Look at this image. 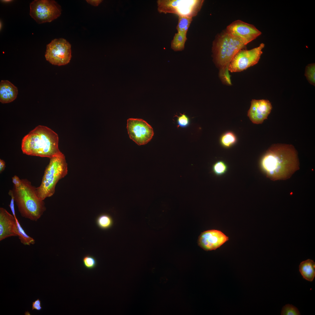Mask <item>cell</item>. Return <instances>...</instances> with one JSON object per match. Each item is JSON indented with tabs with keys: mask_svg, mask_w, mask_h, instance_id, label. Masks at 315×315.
<instances>
[{
	"mask_svg": "<svg viewBox=\"0 0 315 315\" xmlns=\"http://www.w3.org/2000/svg\"><path fill=\"white\" fill-rule=\"evenodd\" d=\"M260 166L270 180H287L299 169L297 152L291 145L274 144L262 157Z\"/></svg>",
	"mask_w": 315,
	"mask_h": 315,
	"instance_id": "1",
	"label": "cell"
},
{
	"mask_svg": "<svg viewBox=\"0 0 315 315\" xmlns=\"http://www.w3.org/2000/svg\"><path fill=\"white\" fill-rule=\"evenodd\" d=\"M227 170L228 167L226 164L221 161L216 162L212 167L213 172L217 176L224 174L227 172Z\"/></svg>",
	"mask_w": 315,
	"mask_h": 315,
	"instance_id": "23",
	"label": "cell"
},
{
	"mask_svg": "<svg viewBox=\"0 0 315 315\" xmlns=\"http://www.w3.org/2000/svg\"><path fill=\"white\" fill-rule=\"evenodd\" d=\"M127 128L130 138L139 146L147 144L154 135L152 127L142 119H128Z\"/></svg>",
	"mask_w": 315,
	"mask_h": 315,
	"instance_id": "10",
	"label": "cell"
},
{
	"mask_svg": "<svg viewBox=\"0 0 315 315\" xmlns=\"http://www.w3.org/2000/svg\"><path fill=\"white\" fill-rule=\"evenodd\" d=\"M67 164L64 154L50 158L41 183L39 187L36 188L37 196L44 200L53 195L57 183L67 175Z\"/></svg>",
	"mask_w": 315,
	"mask_h": 315,
	"instance_id": "5",
	"label": "cell"
},
{
	"mask_svg": "<svg viewBox=\"0 0 315 315\" xmlns=\"http://www.w3.org/2000/svg\"><path fill=\"white\" fill-rule=\"evenodd\" d=\"M8 194L11 197V199L9 206L12 213L13 215L15 217H16L14 208V199L12 190H10L8 192Z\"/></svg>",
	"mask_w": 315,
	"mask_h": 315,
	"instance_id": "27",
	"label": "cell"
},
{
	"mask_svg": "<svg viewBox=\"0 0 315 315\" xmlns=\"http://www.w3.org/2000/svg\"><path fill=\"white\" fill-rule=\"evenodd\" d=\"M228 239V237L221 231L212 230L201 233L198 244L205 250L211 251L219 247Z\"/></svg>",
	"mask_w": 315,
	"mask_h": 315,
	"instance_id": "12",
	"label": "cell"
},
{
	"mask_svg": "<svg viewBox=\"0 0 315 315\" xmlns=\"http://www.w3.org/2000/svg\"><path fill=\"white\" fill-rule=\"evenodd\" d=\"M18 210L23 217L36 221L46 211L43 200L37 195L36 188L27 179H22L21 185L12 190Z\"/></svg>",
	"mask_w": 315,
	"mask_h": 315,
	"instance_id": "4",
	"label": "cell"
},
{
	"mask_svg": "<svg viewBox=\"0 0 315 315\" xmlns=\"http://www.w3.org/2000/svg\"><path fill=\"white\" fill-rule=\"evenodd\" d=\"M175 116L177 117V122L178 126L186 127L189 125L190 123L189 118L184 113L181 114V115L179 116L175 115Z\"/></svg>",
	"mask_w": 315,
	"mask_h": 315,
	"instance_id": "26",
	"label": "cell"
},
{
	"mask_svg": "<svg viewBox=\"0 0 315 315\" xmlns=\"http://www.w3.org/2000/svg\"><path fill=\"white\" fill-rule=\"evenodd\" d=\"M29 14L39 24L50 22L61 14V6L54 0H35L30 4Z\"/></svg>",
	"mask_w": 315,
	"mask_h": 315,
	"instance_id": "7",
	"label": "cell"
},
{
	"mask_svg": "<svg viewBox=\"0 0 315 315\" xmlns=\"http://www.w3.org/2000/svg\"><path fill=\"white\" fill-rule=\"evenodd\" d=\"M246 46L261 34L254 25L237 20L228 25L225 30Z\"/></svg>",
	"mask_w": 315,
	"mask_h": 315,
	"instance_id": "11",
	"label": "cell"
},
{
	"mask_svg": "<svg viewBox=\"0 0 315 315\" xmlns=\"http://www.w3.org/2000/svg\"><path fill=\"white\" fill-rule=\"evenodd\" d=\"M305 75L308 80L311 84L315 85V64L308 65L306 67Z\"/></svg>",
	"mask_w": 315,
	"mask_h": 315,
	"instance_id": "24",
	"label": "cell"
},
{
	"mask_svg": "<svg viewBox=\"0 0 315 315\" xmlns=\"http://www.w3.org/2000/svg\"><path fill=\"white\" fill-rule=\"evenodd\" d=\"M264 47V44L262 43L258 46L251 49L243 48L239 50L231 61L229 71L231 72H240L257 64Z\"/></svg>",
	"mask_w": 315,
	"mask_h": 315,
	"instance_id": "9",
	"label": "cell"
},
{
	"mask_svg": "<svg viewBox=\"0 0 315 315\" xmlns=\"http://www.w3.org/2000/svg\"><path fill=\"white\" fill-rule=\"evenodd\" d=\"M187 34L178 32L175 34L171 43V48L174 51L183 50L187 38Z\"/></svg>",
	"mask_w": 315,
	"mask_h": 315,
	"instance_id": "17",
	"label": "cell"
},
{
	"mask_svg": "<svg viewBox=\"0 0 315 315\" xmlns=\"http://www.w3.org/2000/svg\"><path fill=\"white\" fill-rule=\"evenodd\" d=\"M236 141V136L234 134L231 132H227L224 134L221 137V142L223 146L229 147L233 144Z\"/></svg>",
	"mask_w": 315,
	"mask_h": 315,
	"instance_id": "21",
	"label": "cell"
},
{
	"mask_svg": "<svg viewBox=\"0 0 315 315\" xmlns=\"http://www.w3.org/2000/svg\"><path fill=\"white\" fill-rule=\"evenodd\" d=\"M298 309L292 304H287L283 307L281 311V315H300Z\"/></svg>",
	"mask_w": 315,
	"mask_h": 315,
	"instance_id": "25",
	"label": "cell"
},
{
	"mask_svg": "<svg viewBox=\"0 0 315 315\" xmlns=\"http://www.w3.org/2000/svg\"><path fill=\"white\" fill-rule=\"evenodd\" d=\"M45 56L46 60L53 65L67 64L71 57V45L63 38L55 39L47 45Z\"/></svg>",
	"mask_w": 315,
	"mask_h": 315,
	"instance_id": "8",
	"label": "cell"
},
{
	"mask_svg": "<svg viewBox=\"0 0 315 315\" xmlns=\"http://www.w3.org/2000/svg\"><path fill=\"white\" fill-rule=\"evenodd\" d=\"M1 1L3 2H5V3H6V2L8 3V2H10V1H12V0H1Z\"/></svg>",
	"mask_w": 315,
	"mask_h": 315,
	"instance_id": "32",
	"label": "cell"
},
{
	"mask_svg": "<svg viewBox=\"0 0 315 315\" xmlns=\"http://www.w3.org/2000/svg\"><path fill=\"white\" fill-rule=\"evenodd\" d=\"M41 301L39 298L37 299L32 302V310L35 309L40 311L42 309Z\"/></svg>",
	"mask_w": 315,
	"mask_h": 315,
	"instance_id": "28",
	"label": "cell"
},
{
	"mask_svg": "<svg viewBox=\"0 0 315 315\" xmlns=\"http://www.w3.org/2000/svg\"><path fill=\"white\" fill-rule=\"evenodd\" d=\"M203 2L202 0H159L157 1L158 10L160 13H172L192 18L200 10Z\"/></svg>",
	"mask_w": 315,
	"mask_h": 315,
	"instance_id": "6",
	"label": "cell"
},
{
	"mask_svg": "<svg viewBox=\"0 0 315 315\" xmlns=\"http://www.w3.org/2000/svg\"><path fill=\"white\" fill-rule=\"evenodd\" d=\"M6 167L5 162L4 161L0 159V173H1L4 170Z\"/></svg>",
	"mask_w": 315,
	"mask_h": 315,
	"instance_id": "31",
	"label": "cell"
},
{
	"mask_svg": "<svg viewBox=\"0 0 315 315\" xmlns=\"http://www.w3.org/2000/svg\"><path fill=\"white\" fill-rule=\"evenodd\" d=\"M272 108L271 103L268 100L253 99L248 116L253 123L261 124L267 118Z\"/></svg>",
	"mask_w": 315,
	"mask_h": 315,
	"instance_id": "13",
	"label": "cell"
},
{
	"mask_svg": "<svg viewBox=\"0 0 315 315\" xmlns=\"http://www.w3.org/2000/svg\"><path fill=\"white\" fill-rule=\"evenodd\" d=\"M299 271L305 279L312 281L315 276V263L308 259L301 262L299 266Z\"/></svg>",
	"mask_w": 315,
	"mask_h": 315,
	"instance_id": "16",
	"label": "cell"
},
{
	"mask_svg": "<svg viewBox=\"0 0 315 315\" xmlns=\"http://www.w3.org/2000/svg\"><path fill=\"white\" fill-rule=\"evenodd\" d=\"M96 223L100 228L102 230H106L112 226L113 224V220L109 215L102 214L97 218Z\"/></svg>",
	"mask_w": 315,
	"mask_h": 315,
	"instance_id": "19",
	"label": "cell"
},
{
	"mask_svg": "<svg viewBox=\"0 0 315 315\" xmlns=\"http://www.w3.org/2000/svg\"><path fill=\"white\" fill-rule=\"evenodd\" d=\"M192 20V18L185 16H179L178 17V22L176 26L178 32L187 34L190 24Z\"/></svg>",
	"mask_w": 315,
	"mask_h": 315,
	"instance_id": "20",
	"label": "cell"
},
{
	"mask_svg": "<svg viewBox=\"0 0 315 315\" xmlns=\"http://www.w3.org/2000/svg\"><path fill=\"white\" fill-rule=\"evenodd\" d=\"M57 134L50 128L38 125L23 138L21 149L28 155L49 158L63 154L59 150Z\"/></svg>",
	"mask_w": 315,
	"mask_h": 315,
	"instance_id": "2",
	"label": "cell"
},
{
	"mask_svg": "<svg viewBox=\"0 0 315 315\" xmlns=\"http://www.w3.org/2000/svg\"><path fill=\"white\" fill-rule=\"evenodd\" d=\"M245 46L226 31L216 37L213 43L214 62L219 69V76L223 83L231 85L229 73V64L235 55Z\"/></svg>",
	"mask_w": 315,
	"mask_h": 315,
	"instance_id": "3",
	"label": "cell"
},
{
	"mask_svg": "<svg viewBox=\"0 0 315 315\" xmlns=\"http://www.w3.org/2000/svg\"><path fill=\"white\" fill-rule=\"evenodd\" d=\"M82 260L84 266L87 269H92L97 266V260L92 256L89 254L85 255L83 257Z\"/></svg>",
	"mask_w": 315,
	"mask_h": 315,
	"instance_id": "22",
	"label": "cell"
},
{
	"mask_svg": "<svg viewBox=\"0 0 315 315\" xmlns=\"http://www.w3.org/2000/svg\"><path fill=\"white\" fill-rule=\"evenodd\" d=\"M17 236L15 217L3 207L0 208V241L10 237Z\"/></svg>",
	"mask_w": 315,
	"mask_h": 315,
	"instance_id": "14",
	"label": "cell"
},
{
	"mask_svg": "<svg viewBox=\"0 0 315 315\" xmlns=\"http://www.w3.org/2000/svg\"><path fill=\"white\" fill-rule=\"evenodd\" d=\"M17 223V236L21 243L25 245H30L35 243V240L28 235L21 226L17 217H15Z\"/></svg>",
	"mask_w": 315,
	"mask_h": 315,
	"instance_id": "18",
	"label": "cell"
},
{
	"mask_svg": "<svg viewBox=\"0 0 315 315\" xmlns=\"http://www.w3.org/2000/svg\"><path fill=\"white\" fill-rule=\"evenodd\" d=\"M86 1L88 4L92 5L94 6H97L102 2V1L101 0H88Z\"/></svg>",
	"mask_w": 315,
	"mask_h": 315,
	"instance_id": "30",
	"label": "cell"
},
{
	"mask_svg": "<svg viewBox=\"0 0 315 315\" xmlns=\"http://www.w3.org/2000/svg\"><path fill=\"white\" fill-rule=\"evenodd\" d=\"M12 180L14 186L15 187H19L21 184L22 179H20L16 175H15L12 177Z\"/></svg>",
	"mask_w": 315,
	"mask_h": 315,
	"instance_id": "29",
	"label": "cell"
},
{
	"mask_svg": "<svg viewBox=\"0 0 315 315\" xmlns=\"http://www.w3.org/2000/svg\"><path fill=\"white\" fill-rule=\"evenodd\" d=\"M18 89L8 80H1L0 83V102L3 104L11 102L15 100L18 94Z\"/></svg>",
	"mask_w": 315,
	"mask_h": 315,
	"instance_id": "15",
	"label": "cell"
}]
</instances>
